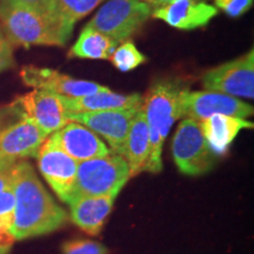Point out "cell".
<instances>
[{"label": "cell", "mask_w": 254, "mask_h": 254, "mask_svg": "<svg viewBox=\"0 0 254 254\" xmlns=\"http://www.w3.org/2000/svg\"><path fill=\"white\" fill-rule=\"evenodd\" d=\"M14 211L9 233L14 240H25L52 233L64 227L68 215L57 204L26 160L12 166Z\"/></svg>", "instance_id": "obj_1"}, {"label": "cell", "mask_w": 254, "mask_h": 254, "mask_svg": "<svg viewBox=\"0 0 254 254\" xmlns=\"http://www.w3.org/2000/svg\"><path fill=\"white\" fill-rule=\"evenodd\" d=\"M189 87L178 79H164L154 82L142 104L148 132L150 154L145 171L159 173L163 170V144L177 120L183 119V99Z\"/></svg>", "instance_id": "obj_2"}, {"label": "cell", "mask_w": 254, "mask_h": 254, "mask_svg": "<svg viewBox=\"0 0 254 254\" xmlns=\"http://www.w3.org/2000/svg\"><path fill=\"white\" fill-rule=\"evenodd\" d=\"M0 26L12 45L25 47L64 46L72 36L46 15L6 0H0Z\"/></svg>", "instance_id": "obj_3"}, {"label": "cell", "mask_w": 254, "mask_h": 254, "mask_svg": "<svg viewBox=\"0 0 254 254\" xmlns=\"http://www.w3.org/2000/svg\"><path fill=\"white\" fill-rule=\"evenodd\" d=\"M129 179V167L123 155L111 153L107 157L80 161L71 202L86 195H118Z\"/></svg>", "instance_id": "obj_4"}, {"label": "cell", "mask_w": 254, "mask_h": 254, "mask_svg": "<svg viewBox=\"0 0 254 254\" xmlns=\"http://www.w3.org/2000/svg\"><path fill=\"white\" fill-rule=\"evenodd\" d=\"M152 6L140 0H109L86 26L123 43L142 27L152 15Z\"/></svg>", "instance_id": "obj_5"}, {"label": "cell", "mask_w": 254, "mask_h": 254, "mask_svg": "<svg viewBox=\"0 0 254 254\" xmlns=\"http://www.w3.org/2000/svg\"><path fill=\"white\" fill-rule=\"evenodd\" d=\"M172 155L180 173L199 177L209 172L218 160L202 133L200 123L184 118L172 141Z\"/></svg>", "instance_id": "obj_6"}, {"label": "cell", "mask_w": 254, "mask_h": 254, "mask_svg": "<svg viewBox=\"0 0 254 254\" xmlns=\"http://www.w3.org/2000/svg\"><path fill=\"white\" fill-rule=\"evenodd\" d=\"M206 91L252 100L254 98V51L206 71L201 78Z\"/></svg>", "instance_id": "obj_7"}, {"label": "cell", "mask_w": 254, "mask_h": 254, "mask_svg": "<svg viewBox=\"0 0 254 254\" xmlns=\"http://www.w3.org/2000/svg\"><path fill=\"white\" fill-rule=\"evenodd\" d=\"M38 167L57 196L69 204L74 193L78 161L47 138L37 154Z\"/></svg>", "instance_id": "obj_8"}, {"label": "cell", "mask_w": 254, "mask_h": 254, "mask_svg": "<svg viewBox=\"0 0 254 254\" xmlns=\"http://www.w3.org/2000/svg\"><path fill=\"white\" fill-rule=\"evenodd\" d=\"M13 106L18 113L26 117L47 135L69 123L63 97L44 90H33L19 97Z\"/></svg>", "instance_id": "obj_9"}, {"label": "cell", "mask_w": 254, "mask_h": 254, "mask_svg": "<svg viewBox=\"0 0 254 254\" xmlns=\"http://www.w3.org/2000/svg\"><path fill=\"white\" fill-rule=\"evenodd\" d=\"M139 107L140 106L126 110L69 113L67 118L69 122L81 124L93 131L95 134L103 136L109 142L113 153L124 157L129 126Z\"/></svg>", "instance_id": "obj_10"}, {"label": "cell", "mask_w": 254, "mask_h": 254, "mask_svg": "<svg viewBox=\"0 0 254 254\" xmlns=\"http://www.w3.org/2000/svg\"><path fill=\"white\" fill-rule=\"evenodd\" d=\"M19 116L20 119L0 129V164L37 158L41 145L49 136L26 117Z\"/></svg>", "instance_id": "obj_11"}, {"label": "cell", "mask_w": 254, "mask_h": 254, "mask_svg": "<svg viewBox=\"0 0 254 254\" xmlns=\"http://www.w3.org/2000/svg\"><path fill=\"white\" fill-rule=\"evenodd\" d=\"M253 112L252 105L240 100L237 97L219 92H190L187 90L184 94L183 119L190 118L200 123L213 114H225L245 119L253 116Z\"/></svg>", "instance_id": "obj_12"}, {"label": "cell", "mask_w": 254, "mask_h": 254, "mask_svg": "<svg viewBox=\"0 0 254 254\" xmlns=\"http://www.w3.org/2000/svg\"><path fill=\"white\" fill-rule=\"evenodd\" d=\"M20 78L26 86L34 90H44L64 97L78 98L110 90L94 81L79 80L63 74L56 69L25 66L20 71Z\"/></svg>", "instance_id": "obj_13"}, {"label": "cell", "mask_w": 254, "mask_h": 254, "mask_svg": "<svg viewBox=\"0 0 254 254\" xmlns=\"http://www.w3.org/2000/svg\"><path fill=\"white\" fill-rule=\"evenodd\" d=\"M50 138L59 148L78 163L94 158L107 157L113 153L99 135L75 122L66 124L58 131L52 133Z\"/></svg>", "instance_id": "obj_14"}, {"label": "cell", "mask_w": 254, "mask_h": 254, "mask_svg": "<svg viewBox=\"0 0 254 254\" xmlns=\"http://www.w3.org/2000/svg\"><path fill=\"white\" fill-rule=\"evenodd\" d=\"M218 14V8L199 0H176L158 6L152 17L163 20L178 30L190 31L204 27Z\"/></svg>", "instance_id": "obj_15"}, {"label": "cell", "mask_w": 254, "mask_h": 254, "mask_svg": "<svg viewBox=\"0 0 254 254\" xmlns=\"http://www.w3.org/2000/svg\"><path fill=\"white\" fill-rule=\"evenodd\" d=\"M117 196L113 194L86 195L73 200L68 205L71 221L85 233L98 236L112 212Z\"/></svg>", "instance_id": "obj_16"}, {"label": "cell", "mask_w": 254, "mask_h": 254, "mask_svg": "<svg viewBox=\"0 0 254 254\" xmlns=\"http://www.w3.org/2000/svg\"><path fill=\"white\" fill-rule=\"evenodd\" d=\"M62 97L67 114L126 110L142 105V98L140 94H122L116 93V92H112L111 90L97 92V93L78 98L64 97V95H62Z\"/></svg>", "instance_id": "obj_17"}, {"label": "cell", "mask_w": 254, "mask_h": 254, "mask_svg": "<svg viewBox=\"0 0 254 254\" xmlns=\"http://www.w3.org/2000/svg\"><path fill=\"white\" fill-rule=\"evenodd\" d=\"M200 126L208 146L218 157L227 153L241 129L254 127L253 123L246 119L225 114H213L200 122Z\"/></svg>", "instance_id": "obj_18"}, {"label": "cell", "mask_w": 254, "mask_h": 254, "mask_svg": "<svg viewBox=\"0 0 254 254\" xmlns=\"http://www.w3.org/2000/svg\"><path fill=\"white\" fill-rule=\"evenodd\" d=\"M150 154V132L142 105L132 119L126 138L124 158L129 167L131 178L145 171Z\"/></svg>", "instance_id": "obj_19"}, {"label": "cell", "mask_w": 254, "mask_h": 254, "mask_svg": "<svg viewBox=\"0 0 254 254\" xmlns=\"http://www.w3.org/2000/svg\"><path fill=\"white\" fill-rule=\"evenodd\" d=\"M118 44L93 28L85 26L78 40L69 51V57L79 59H103L111 58Z\"/></svg>", "instance_id": "obj_20"}, {"label": "cell", "mask_w": 254, "mask_h": 254, "mask_svg": "<svg viewBox=\"0 0 254 254\" xmlns=\"http://www.w3.org/2000/svg\"><path fill=\"white\" fill-rule=\"evenodd\" d=\"M12 166L13 164H0V236L14 240L9 233L15 201Z\"/></svg>", "instance_id": "obj_21"}, {"label": "cell", "mask_w": 254, "mask_h": 254, "mask_svg": "<svg viewBox=\"0 0 254 254\" xmlns=\"http://www.w3.org/2000/svg\"><path fill=\"white\" fill-rule=\"evenodd\" d=\"M57 9L66 26L72 28L78 20L93 11L106 0H55Z\"/></svg>", "instance_id": "obj_22"}, {"label": "cell", "mask_w": 254, "mask_h": 254, "mask_svg": "<svg viewBox=\"0 0 254 254\" xmlns=\"http://www.w3.org/2000/svg\"><path fill=\"white\" fill-rule=\"evenodd\" d=\"M110 60L112 62L114 67L122 72L132 71L147 62L146 57L129 40L123 41L122 45L114 50Z\"/></svg>", "instance_id": "obj_23"}, {"label": "cell", "mask_w": 254, "mask_h": 254, "mask_svg": "<svg viewBox=\"0 0 254 254\" xmlns=\"http://www.w3.org/2000/svg\"><path fill=\"white\" fill-rule=\"evenodd\" d=\"M6 1L14 2V4H19L26 6L28 8L34 9V11L39 12V13L46 15L47 18L52 19L53 21H56L57 24H59L64 30L67 33L72 34V28L66 26V24L64 23V20L60 17L58 9H57V5L55 0H6Z\"/></svg>", "instance_id": "obj_24"}, {"label": "cell", "mask_w": 254, "mask_h": 254, "mask_svg": "<svg viewBox=\"0 0 254 254\" xmlns=\"http://www.w3.org/2000/svg\"><path fill=\"white\" fill-rule=\"evenodd\" d=\"M63 254H109L104 244L87 239H73L65 241L62 246Z\"/></svg>", "instance_id": "obj_25"}, {"label": "cell", "mask_w": 254, "mask_h": 254, "mask_svg": "<svg viewBox=\"0 0 254 254\" xmlns=\"http://www.w3.org/2000/svg\"><path fill=\"white\" fill-rule=\"evenodd\" d=\"M214 2L231 18L241 17L253 6V0H214Z\"/></svg>", "instance_id": "obj_26"}, {"label": "cell", "mask_w": 254, "mask_h": 254, "mask_svg": "<svg viewBox=\"0 0 254 254\" xmlns=\"http://www.w3.org/2000/svg\"><path fill=\"white\" fill-rule=\"evenodd\" d=\"M13 66V47H12L11 41L7 39L1 26H0V72L7 71Z\"/></svg>", "instance_id": "obj_27"}, {"label": "cell", "mask_w": 254, "mask_h": 254, "mask_svg": "<svg viewBox=\"0 0 254 254\" xmlns=\"http://www.w3.org/2000/svg\"><path fill=\"white\" fill-rule=\"evenodd\" d=\"M14 240L6 239V238L0 236V254H8L12 249Z\"/></svg>", "instance_id": "obj_28"}, {"label": "cell", "mask_w": 254, "mask_h": 254, "mask_svg": "<svg viewBox=\"0 0 254 254\" xmlns=\"http://www.w3.org/2000/svg\"><path fill=\"white\" fill-rule=\"evenodd\" d=\"M172 1H176V0H150L151 4L157 5V6H161V5L170 4V2H172Z\"/></svg>", "instance_id": "obj_29"}, {"label": "cell", "mask_w": 254, "mask_h": 254, "mask_svg": "<svg viewBox=\"0 0 254 254\" xmlns=\"http://www.w3.org/2000/svg\"><path fill=\"white\" fill-rule=\"evenodd\" d=\"M145 1H148V2H150V0H145Z\"/></svg>", "instance_id": "obj_30"}, {"label": "cell", "mask_w": 254, "mask_h": 254, "mask_svg": "<svg viewBox=\"0 0 254 254\" xmlns=\"http://www.w3.org/2000/svg\"><path fill=\"white\" fill-rule=\"evenodd\" d=\"M0 129H1V126H0Z\"/></svg>", "instance_id": "obj_31"}]
</instances>
